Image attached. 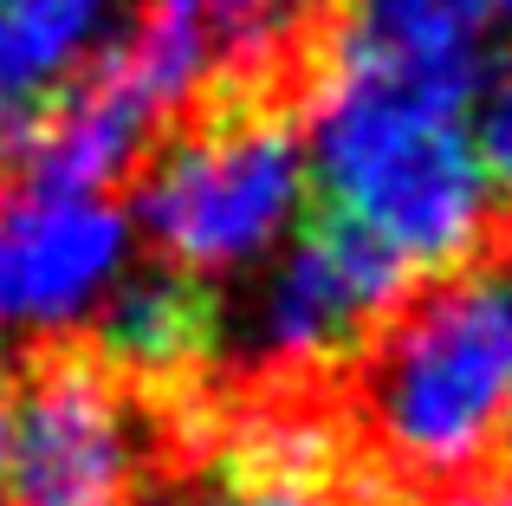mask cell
Returning a JSON list of instances; mask_svg holds the SVG:
<instances>
[{
	"label": "cell",
	"mask_w": 512,
	"mask_h": 506,
	"mask_svg": "<svg viewBox=\"0 0 512 506\" xmlns=\"http://www.w3.org/2000/svg\"><path fill=\"white\" fill-rule=\"evenodd\" d=\"M7 448H13V409L0 396V487H7Z\"/></svg>",
	"instance_id": "15"
},
{
	"label": "cell",
	"mask_w": 512,
	"mask_h": 506,
	"mask_svg": "<svg viewBox=\"0 0 512 506\" xmlns=\"http://www.w3.org/2000/svg\"><path fill=\"white\" fill-rule=\"evenodd\" d=\"M415 506H512V494H480V487H454V494H428Z\"/></svg>",
	"instance_id": "13"
},
{
	"label": "cell",
	"mask_w": 512,
	"mask_h": 506,
	"mask_svg": "<svg viewBox=\"0 0 512 506\" xmlns=\"http://www.w3.org/2000/svg\"><path fill=\"white\" fill-rule=\"evenodd\" d=\"M474 150L487 163L493 195L512 202V59L493 78H480V104H474Z\"/></svg>",
	"instance_id": "11"
},
{
	"label": "cell",
	"mask_w": 512,
	"mask_h": 506,
	"mask_svg": "<svg viewBox=\"0 0 512 506\" xmlns=\"http://www.w3.org/2000/svg\"><path fill=\"white\" fill-rule=\"evenodd\" d=\"M357 422L415 487L480 481L512 455V260L441 273L357 357Z\"/></svg>",
	"instance_id": "2"
},
{
	"label": "cell",
	"mask_w": 512,
	"mask_h": 506,
	"mask_svg": "<svg viewBox=\"0 0 512 506\" xmlns=\"http://www.w3.org/2000/svg\"><path fill=\"white\" fill-rule=\"evenodd\" d=\"M500 13H506V20H512V0H500Z\"/></svg>",
	"instance_id": "16"
},
{
	"label": "cell",
	"mask_w": 512,
	"mask_h": 506,
	"mask_svg": "<svg viewBox=\"0 0 512 506\" xmlns=\"http://www.w3.org/2000/svg\"><path fill=\"white\" fill-rule=\"evenodd\" d=\"M312 163L273 104H227L169 137L137 182V234L182 279L253 273L299 234Z\"/></svg>",
	"instance_id": "3"
},
{
	"label": "cell",
	"mask_w": 512,
	"mask_h": 506,
	"mask_svg": "<svg viewBox=\"0 0 512 506\" xmlns=\"http://www.w3.org/2000/svg\"><path fill=\"white\" fill-rule=\"evenodd\" d=\"M234 506H338V500L325 494L318 468H299V461H260Z\"/></svg>",
	"instance_id": "12"
},
{
	"label": "cell",
	"mask_w": 512,
	"mask_h": 506,
	"mask_svg": "<svg viewBox=\"0 0 512 506\" xmlns=\"http://www.w3.org/2000/svg\"><path fill=\"white\" fill-rule=\"evenodd\" d=\"M137 221L111 195L7 182L0 189V338H65L130 279Z\"/></svg>",
	"instance_id": "5"
},
{
	"label": "cell",
	"mask_w": 512,
	"mask_h": 506,
	"mask_svg": "<svg viewBox=\"0 0 512 506\" xmlns=\"http://www.w3.org/2000/svg\"><path fill=\"white\" fill-rule=\"evenodd\" d=\"M7 409L13 448L0 506H137L150 435L111 364L39 357Z\"/></svg>",
	"instance_id": "4"
},
{
	"label": "cell",
	"mask_w": 512,
	"mask_h": 506,
	"mask_svg": "<svg viewBox=\"0 0 512 506\" xmlns=\"http://www.w3.org/2000/svg\"><path fill=\"white\" fill-rule=\"evenodd\" d=\"M409 266L389 260L370 234L325 221L305 228L279 247L273 273L253 292L247 344L260 364L299 370V364H331L350 344H370L376 325L409 299Z\"/></svg>",
	"instance_id": "6"
},
{
	"label": "cell",
	"mask_w": 512,
	"mask_h": 506,
	"mask_svg": "<svg viewBox=\"0 0 512 506\" xmlns=\"http://www.w3.org/2000/svg\"><path fill=\"white\" fill-rule=\"evenodd\" d=\"M201 7H208L227 59H266L299 33V20L318 0H201Z\"/></svg>",
	"instance_id": "10"
},
{
	"label": "cell",
	"mask_w": 512,
	"mask_h": 506,
	"mask_svg": "<svg viewBox=\"0 0 512 506\" xmlns=\"http://www.w3.org/2000/svg\"><path fill=\"white\" fill-rule=\"evenodd\" d=\"M98 338L117 357L111 370L130 377H175V370L201 364L214 344V305L195 279L156 273V279H124L111 305L98 312Z\"/></svg>",
	"instance_id": "8"
},
{
	"label": "cell",
	"mask_w": 512,
	"mask_h": 506,
	"mask_svg": "<svg viewBox=\"0 0 512 506\" xmlns=\"http://www.w3.org/2000/svg\"><path fill=\"white\" fill-rule=\"evenodd\" d=\"M493 20L500 0H357L350 33L409 59H474Z\"/></svg>",
	"instance_id": "9"
},
{
	"label": "cell",
	"mask_w": 512,
	"mask_h": 506,
	"mask_svg": "<svg viewBox=\"0 0 512 506\" xmlns=\"http://www.w3.org/2000/svg\"><path fill=\"white\" fill-rule=\"evenodd\" d=\"M143 506H221V500L201 494V487H169V494H150Z\"/></svg>",
	"instance_id": "14"
},
{
	"label": "cell",
	"mask_w": 512,
	"mask_h": 506,
	"mask_svg": "<svg viewBox=\"0 0 512 506\" xmlns=\"http://www.w3.org/2000/svg\"><path fill=\"white\" fill-rule=\"evenodd\" d=\"M474 59H409L344 33L318 59L305 163L344 228L409 273H461L493 234V182L474 150Z\"/></svg>",
	"instance_id": "1"
},
{
	"label": "cell",
	"mask_w": 512,
	"mask_h": 506,
	"mask_svg": "<svg viewBox=\"0 0 512 506\" xmlns=\"http://www.w3.org/2000/svg\"><path fill=\"white\" fill-rule=\"evenodd\" d=\"M124 0H0V111L39 104L78 78L104 46Z\"/></svg>",
	"instance_id": "7"
}]
</instances>
